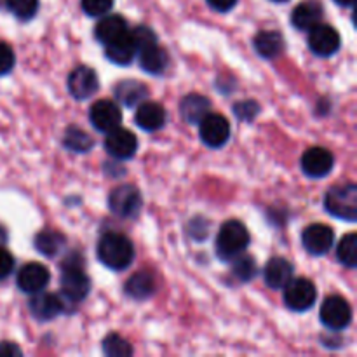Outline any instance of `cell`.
<instances>
[{
	"label": "cell",
	"instance_id": "38",
	"mask_svg": "<svg viewBox=\"0 0 357 357\" xmlns=\"http://www.w3.org/2000/svg\"><path fill=\"white\" fill-rule=\"evenodd\" d=\"M206 2L211 9L218 10V13H229L237 6V0H206Z\"/></svg>",
	"mask_w": 357,
	"mask_h": 357
},
{
	"label": "cell",
	"instance_id": "33",
	"mask_svg": "<svg viewBox=\"0 0 357 357\" xmlns=\"http://www.w3.org/2000/svg\"><path fill=\"white\" fill-rule=\"evenodd\" d=\"M129 33H131V38L132 42H135L136 51L138 52L142 51V49H146L150 47V45L157 44L155 31L149 26H136L132 28V30H129Z\"/></svg>",
	"mask_w": 357,
	"mask_h": 357
},
{
	"label": "cell",
	"instance_id": "17",
	"mask_svg": "<svg viewBox=\"0 0 357 357\" xmlns=\"http://www.w3.org/2000/svg\"><path fill=\"white\" fill-rule=\"evenodd\" d=\"M166 110L164 107H160L155 101H142V103L136 107L135 121L143 131H159L160 128H164L166 124Z\"/></svg>",
	"mask_w": 357,
	"mask_h": 357
},
{
	"label": "cell",
	"instance_id": "22",
	"mask_svg": "<svg viewBox=\"0 0 357 357\" xmlns=\"http://www.w3.org/2000/svg\"><path fill=\"white\" fill-rule=\"evenodd\" d=\"M211 112V101L202 94H188L181 100L180 114L188 124H199Z\"/></svg>",
	"mask_w": 357,
	"mask_h": 357
},
{
	"label": "cell",
	"instance_id": "41",
	"mask_svg": "<svg viewBox=\"0 0 357 357\" xmlns=\"http://www.w3.org/2000/svg\"><path fill=\"white\" fill-rule=\"evenodd\" d=\"M6 241H7V230L3 229L2 225H0V246H2V244L6 243Z\"/></svg>",
	"mask_w": 357,
	"mask_h": 357
},
{
	"label": "cell",
	"instance_id": "23",
	"mask_svg": "<svg viewBox=\"0 0 357 357\" xmlns=\"http://www.w3.org/2000/svg\"><path fill=\"white\" fill-rule=\"evenodd\" d=\"M129 30L128 21L119 14H105L100 21H98L96 28H94V35L101 44H108V42L115 40L121 35H124Z\"/></svg>",
	"mask_w": 357,
	"mask_h": 357
},
{
	"label": "cell",
	"instance_id": "24",
	"mask_svg": "<svg viewBox=\"0 0 357 357\" xmlns=\"http://www.w3.org/2000/svg\"><path fill=\"white\" fill-rule=\"evenodd\" d=\"M139 65L146 73L152 75H162L169 68V54L164 47H159L157 44L139 51Z\"/></svg>",
	"mask_w": 357,
	"mask_h": 357
},
{
	"label": "cell",
	"instance_id": "15",
	"mask_svg": "<svg viewBox=\"0 0 357 357\" xmlns=\"http://www.w3.org/2000/svg\"><path fill=\"white\" fill-rule=\"evenodd\" d=\"M17 288L23 293L33 295L42 291L49 282V271L42 264H26L17 272Z\"/></svg>",
	"mask_w": 357,
	"mask_h": 357
},
{
	"label": "cell",
	"instance_id": "3",
	"mask_svg": "<svg viewBox=\"0 0 357 357\" xmlns=\"http://www.w3.org/2000/svg\"><path fill=\"white\" fill-rule=\"evenodd\" d=\"M79 258L72 257L61 265L63 274L59 279L63 298L68 303H80L91 291V281L84 272V261H77Z\"/></svg>",
	"mask_w": 357,
	"mask_h": 357
},
{
	"label": "cell",
	"instance_id": "40",
	"mask_svg": "<svg viewBox=\"0 0 357 357\" xmlns=\"http://www.w3.org/2000/svg\"><path fill=\"white\" fill-rule=\"evenodd\" d=\"M335 3H338L340 7H352L354 0H335Z\"/></svg>",
	"mask_w": 357,
	"mask_h": 357
},
{
	"label": "cell",
	"instance_id": "27",
	"mask_svg": "<svg viewBox=\"0 0 357 357\" xmlns=\"http://www.w3.org/2000/svg\"><path fill=\"white\" fill-rule=\"evenodd\" d=\"M65 236L59 234L58 230H42L35 237V248L44 257H54V255H58L61 251V248L65 246Z\"/></svg>",
	"mask_w": 357,
	"mask_h": 357
},
{
	"label": "cell",
	"instance_id": "14",
	"mask_svg": "<svg viewBox=\"0 0 357 357\" xmlns=\"http://www.w3.org/2000/svg\"><path fill=\"white\" fill-rule=\"evenodd\" d=\"M100 87L96 72L89 66H77L68 75V91L75 100H87L93 96Z\"/></svg>",
	"mask_w": 357,
	"mask_h": 357
},
{
	"label": "cell",
	"instance_id": "1",
	"mask_svg": "<svg viewBox=\"0 0 357 357\" xmlns=\"http://www.w3.org/2000/svg\"><path fill=\"white\" fill-rule=\"evenodd\" d=\"M98 258L112 271H126L135 260V246L124 234L107 232L98 243Z\"/></svg>",
	"mask_w": 357,
	"mask_h": 357
},
{
	"label": "cell",
	"instance_id": "10",
	"mask_svg": "<svg viewBox=\"0 0 357 357\" xmlns=\"http://www.w3.org/2000/svg\"><path fill=\"white\" fill-rule=\"evenodd\" d=\"M105 150L117 160H128L135 157L138 150V138L129 129L115 128L107 132L105 138Z\"/></svg>",
	"mask_w": 357,
	"mask_h": 357
},
{
	"label": "cell",
	"instance_id": "5",
	"mask_svg": "<svg viewBox=\"0 0 357 357\" xmlns=\"http://www.w3.org/2000/svg\"><path fill=\"white\" fill-rule=\"evenodd\" d=\"M143 206L142 194L132 185H121V187L114 188L108 197V208L119 218H135L139 215Z\"/></svg>",
	"mask_w": 357,
	"mask_h": 357
},
{
	"label": "cell",
	"instance_id": "13",
	"mask_svg": "<svg viewBox=\"0 0 357 357\" xmlns=\"http://www.w3.org/2000/svg\"><path fill=\"white\" fill-rule=\"evenodd\" d=\"M302 171L309 178H324L333 169V153L323 146H312L302 155Z\"/></svg>",
	"mask_w": 357,
	"mask_h": 357
},
{
	"label": "cell",
	"instance_id": "6",
	"mask_svg": "<svg viewBox=\"0 0 357 357\" xmlns=\"http://www.w3.org/2000/svg\"><path fill=\"white\" fill-rule=\"evenodd\" d=\"M317 300V289L310 279H291L284 288V302L293 312H307Z\"/></svg>",
	"mask_w": 357,
	"mask_h": 357
},
{
	"label": "cell",
	"instance_id": "30",
	"mask_svg": "<svg viewBox=\"0 0 357 357\" xmlns=\"http://www.w3.org/2000/svg\"><path fill=\"white\" fill-rule=\"evenodd\" d=\"M103 352L108 357H129L132 356V347L129 345V342L126 340V338L121 337V335L112 333L108 335V337H105Z\"/></svg>",
	"mask_w": 357,
	"mask_h": 357
},
{
	"label": "cell",
	"instance_id": "4",
	"mask_svg": "<svg viewBox=\"0 0 357 357\" xmlns=\"http://www.w3.org/2000/svg\"><path fill=\"white\" fill-rule=\"evenodd\" d=\"M324 209L331 216L345 222H356L357 218V187L345 183L333 187L324 197Z\"/></svg>",
	"mask_w": 357,
	"mask_h": 357
},
{
	"label": "cell",
	"instance_id": "18",
	"mask_svg": "<svg viewBox=\"0 0 357 357\" xmlns=\"http://www.w3.org/2000/svg\"><path fill=\"white\" fill-rule=\"evenodd\" d=\"M324 16L323 3L319 0H305L293 9L291 23L296 30L309 31L316 24L321 23Z\"/></svg>",
	"mask_w": 357,
	"mask_h": 357
},
{
	"label": "cell",
	"instance_id": "8",
	"mask_svg": "<svg viewBox=\"0 0 357 357\" xmlns=\"http://www.w3.org/2000/svg\"><path fill=\"white\" fill-rule=\"evenodd\" d=\"M340 44V33L330 24L319 23L309 30V47L316 56L330 58V56L337 54Z\"/></svg>",
	"mask_w": 357,
	"mask_h": 357
},
{
	"label": "cell",
	"instance_id": "36",
	"mask_svg": "<svg viewBox=\"0 0 357 357\" xmlns=\"http://www.w3.org/2000/svg\"><path fill=\"white\" fill-rule=\"evenodd\" d=\"M258 114V105L255 101H243V103L236 105V115L241 121H248L255 119V115Z\"/></svg>",
	"mask_w": 357,
	"mask_h": 357
},
{
	"label": "cell",
	"instance_id": "28",
	"mask_svg": "<svg viewBox=\"0 0 357 357\" xmlns=\"http://www.w3.org/2000/svg\"><path fill=\"white\" fill-rule=\"evenodd\" d=\"M63 145L68 150H72V152L86 153L94 146V139L80 128L70 126L65 131V135H63Z\"/></svg>",
	"mask_w": 357,
	"mask_h": 357
},
{
	"label": "cell",
	"instance_id": "39",
	"mask_svg": "<svg viewBox=\"0 0 357 357\" xmlns=\"http://www.w3.org/2000/svg\"><path fill=\"white\" fill-rule=\"evenodd\" d=\"M23 352L16 344H9V342H2L0 344V357H20Z\"/></svg>",
	"mask_w": 357,
	"mask_h": 357
},
{
	"label": "cell",
	"instance_id": "11",
	"mask_svg": "<svg viewBox=\"0 0 357 357\" xmlns=\"http://www.w3.org/2000/svg\"><path fill=\"white\" fill-rule=\"evenodd\" d=\"M335 243V232L331 227L324 223H314L309 225L302 234V244L307 250V253L314 257H323L331 250Z\"/></svg>",
	"mask_w": 357,
	"mask_h": 357
},
{
	"label": "cell",
	"instance_id": "34",
	"mask_svg": "<svg viewBox=\"0 0 357 357\" xmlns=\"http://www.w3.org/2000/svg\"><path fill=\"white\" fill-rule=\"evenodd\" d=\"M82 9L87 16H105L114 7V0H82Z\"/></svg>",
	"mask_w": 357,
	"mask_h": 357
},
{
	"label": "cell",
	"instance_id": "35",
	"mask_svg": "<svg viewBox=\"0 0 357 357\" xmlns=\"http://www.w3.org/2000/svg\"><path fill=\"white\" fill-rule=\"evenodd\" d=\"M16 56H14L13 47L6 42H0V75H7L14 68Z\"/></svg>",
	"mask_w": 357,
	"mask_h": 357
},
{
	"label": "cell",
	"instance_id": "32",
	"mask_svg": "<svg viewBox=\"0 0 357 357\" xmlns=\"http://www.w3.org/2000/svg\"><path fill=\"white\" fill-rule=\"evenodd\" d=\"M7 9L21 21H28L37 14L38 0H6Z\"/></svg>",
	"mask_w": 357,
	"mask_h": 357
},
{
	"label": "cell",
	"instance_id": "9",
	"mask_svg": "<svg viewBox=\"0 0 357 357\" xmlns=\"http://www.w3.org/2000/svg\"><path fill=\"white\" fill-rule=\"evenodd\" d=\"M199 132L204 145L211 149H220L225 145L230 138V124L227 117L222 114H211L209 112L201 122H199Z\"/></svg>",
	"mask_w": 357,
	"mask_h": 357
},
{
	"label": "cell",
	"instance_id": "2",
	"mask_svg": "<svg viewBox=\"0 0 357 357\" xmlns=\"http://www.w3.org/2000/svg\"><path fill=\"white\" fill-rule=\"evenodd\" d=\"M250 232L246 225L239 220H229L220 229L218 237H216V255L223 261H230L250 246Z\"/></svg>",
	"mask_w": 357,
	"mask_h": 357
},
{
	"label": "cell",
	"instance_id": "12",
	"mask_svg": "<svg viewBox=\"0 0 357 357\" xmlns=\"http://www.w3.org/2000/svg\"><path fill=\"white\" fill-rule=\"evenodd\" d=\"M89 121L96 131L107 135L112 129L119 128L122 122V112L117 103L110 100H100L93 103L89 110Z\"/></svg>",
	"mask_w": 357,
	"mask_h": 357
},
{
	"label": "cell",
	"instance_id": "37",
	"mask_svg": "<svg viewBox=\"0 0 357 357\" xmlns=\"http://www.w3.org/2000/svg\"><path fill=\"white\" fill-rule=\"evenodd\" d=\"M14 268V257L7 250L0 248V281L6 279Z\"/></svg>",
	"mask_w": 357,
	"mask_h": 357
},
{
	"label": "cell",
	"instance_id": "21",
	"mask_svg": "<svg viewBox=\"0 0 357 357\" xmlns=\"http://www.w3.org/2000/svg\"><path fill=\"white\" fill-rule=\"evenodd\" d=\"M115 98L121 105L124 107L132 108V107H138L142 101L146 100L149 96V87L145 86L143 82H138V80H122L115 86Z\"/></svg>",
	"mask_w": 357,
	"mask_h": 357
},
{
	"label": "cell",
	"instance_id": "20",
	"mask_svg": "<svg viewBox=\"0 0 357 357\" xmlns=\"http://www.w3.org/2000/svg\"><path fill=\"white\" fill-rule=\"evenodd\" d=\"M136 52L138 51H136V45L135 42H132L129 30L126 31L124 35H121L119 38H115V40L105 44V54H107V58L110 59L112 63H115V65H129V63L135 59Z\"/></svg>",
	"mask_w": 357,
	"mask_h": 357
},
{
	"label": "cell",
	"instance_id": "19",
	"mask_svg": "<svg viewBox=\"0 0 357 357\" xmlns=\"http://www.w3.org/2000/svg\"><path fill=\"white\" fill-rule=\"evenodd\" d=\"M293 272L295 268L286 258H271L264 271L265 284L272 289H284L286 284L293 279Z\"/></svg>",
	"mask_w": 357,
	"mask_h": 357
},
{
	"label": "cell",
	"instance_id": "42",
	"mask_svg": "<svg viewBox=\"0 0 357 357\" xmlns=\"http://www.w3.org/2000/svg\"><path fill=\"white\" fill-rule=\"evenodd\" d=\"M272 2H278V3H282V2H288V0H272Z\"/></svg>",
	"mask_w": 357,
	"mask_h": 357
},
{
	"label": "cell",
	"instance_id": "25",
	"mask_svg": "<svg viewBox=\"0 0 357 357\" xmlns=\"http://www.w3.org/2000/svg\"><path fill=\"white\" fill-rule=\"evenodd\" d=\"M255 51L265 59L278 58L282 51H284V38L279 31L274 30H264L258 31L255 37Z\"/></svg>",
	"mask_w": 357,
	"mask_h": 357
},
{
	"label": "cell",
	"instance_id": "31",
	"mask_svg": "<svg viewBox=\"0 0 357 357\" xmlns=\"http://www.w3.org/2000/svg\"><path fill=\"white\" fill-rule=\"evenodd\" d=\"M232 261V272L239 281H251V279L257 275V261H255V258L250 257V255L241 253L239 257L234 258Z\"/></svg>",
	"mask_w": 357,
	"mask_h": 357
},
{
	"label": "cell",
	"instance_id": "16",
	"mask_svg": "<svg viewBox=\"0 0 357 357\" xmlns=\"http://www.w3.org/2000/svg\"><path fill=\"white\" fill-rule=\"evenodd\" d=\"M31 316L37 321H51L56 319L63 312V300L54 293H33L30 303Z\"/></svg>",
	"mask_w": 357,
	"mask_h": 357
},
{
	"label": "cell",
	"instance_id": "29",
	"mask_svg": "<svg viewBox=\"0 0 357 357\" xmlns=\"http://www.w3.org/2000/svg\"><path fill=\"white\" fill-rule=\"evenodd\" d=\"M337 257L342 265L349 268H356L357 265V236L356 234H347L340 244L337 246Z\"/></svg>",
	"mask_w": 357,
	"mask_h": 357
},
{
	"label": "cell",
	"instance_id": "26",
	"mask_svg": "<svg viewBox=\"0 0 357 357\" xmlns=\"http://www.w3.org/2000/svg\"><path fill=\"white\" fill-rule=\"evenodd\" d=\"M155 288L157 284L152 274H149V272H138V274L131 275L128 279L124 291L129 298L142 302V300L150 298L155 293Z\"/></svg>",
	"mask_w": 357,
	"mask_h": 357
},
{
	"label": "cell",
	"instance_id": "7",
	"mask_svg": "<svg viewBox=\"0 0 357 357\" xmlns=\"http://www.w3.org/2000/svg\"><path fill=\"white\" fill-rule=\"evenodd\" d=\"M321 323L331 331H342L352 323V309L342 296H328L321 305Z\"/></svg>",
	"mask_w": 357,
	"mask_h": 357
}]
</instances>
